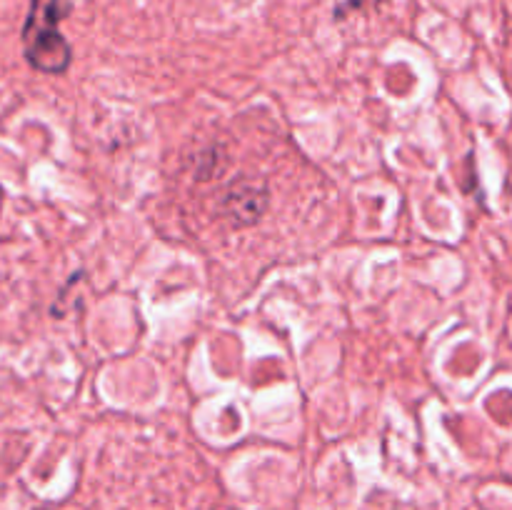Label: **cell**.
I'll return each instance as SVG.
<instances>
[{
	"instance_id": "6da1fadb",
	"label": "cell",
	"mask_w": 512,
	"mask_h": 510,
	"mask_svg": "<svg viewBox=\"0 0 512 510\" xmlns=\"http://www.w3.org/2000/svg\"><path fill=\"white\" fill-rule=\"evenodd\" d=\"M68 13L65 0H30L23 25V55L35 70L60 75L73 60L70 43L60 33V20Z\"/></svg>"
},
{
	"instance_id": "7a4b0ae2",
	"label": "cell",
	"mask_w": 512,
	"mask_h": 510,
	"mask_svg": "<svg viewBox=\"0 0 512 510\" xmlns=\"http://www.w3.org/2000/svg\"><path fill=\"white\" fill-rule=\"evenodd\" d=\"M363 3L365 0H345V5H348V8H360Z\"/></svg>"
}]
</instances>
